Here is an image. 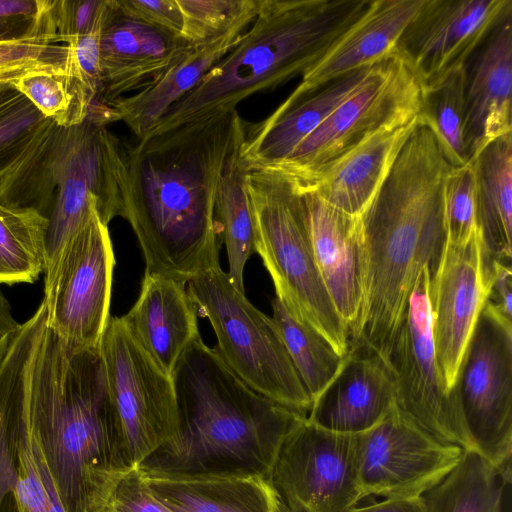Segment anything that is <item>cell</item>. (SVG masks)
Listing matches in <instances>:
<instances>
[{"label": "cell", "instance_id": "6da1fadb", "mask_svg": "<svg viewBox=\"0 0 512 512\" xmlns=\"http://www.w3.org/2000/svg\"><path fill=\"white\" fill-rule=\"evenodd\" d=\"M247 125L235 110L127 145L122 218L142 249L145 274L186 285L220 266L217 189Z\"/></svg>", "mask_w": 512, "mask_h": 512}, {"label": "cell", "instance_id": "7a4b0ae2", "mask_svg": "<svg viewBox=\"0 0 512 512\" xmlns=\"http://www.w3.org/2000/svg\"><path fill=\"white\" fill-rule=\"evenodd\" d=\"M451 167L418 122L363 217L364 302L350 348L379 356L401 326L421 271L429 266L435 273L446 241L444 186Z\"/></svg>", "mask_w": 512, "mask_h": 512}, {"label": "cell", "instance_id": "3957f363", "mask_svg": "<svg viewBox=\"0 0 512 512\" xmlns=\"http://www.w3.org/2000/svg\"><path fill=\"white\" fill-rule=\"evenodd\" d=\"M29 420L65 512H104L133 467L100 351L67 345L47 321L32 365Z\"/></svg>", "mask_w": 512, "mask_h": 512}, {"label": "cell", "instance_id": "277c9868", "mask_svg": "<svg viewBox=\"0 0 512 512\" xmlns=\"http://www.w3.org/2000/svg\"><path fill=\"white\" fill-rule=\"evenodd\" d=\"M172 381L178 431L138 466L143 473L269 477L284 439L306 417L247 386L201 337Z\"/></svg>", "mask_w": 512, "mask_h": 512}, {"label": "cell", "instance_id": "5b68a950", "mask_svg": "<svg viewBox=\"0 0 512 512\" xmlns=\"http://www.w3.org/2000/svg\"><path fill=\"white\" fill-rule=\"evenodd\" d=\"M371 0H262L239 43L174 103L146 136L206 122L251 95L305 74Z\"/></svg>", "mask_w": 512, "mask_h": 512}, {"label": "cell", "instance_id": "8992f818", "mask_svg": "<svg viewBox=\"0 0 512 512\" xmlns=\"http://www.w3.org/2000/svg\"><path fill=\"white\" fill-rule=\"evenodd\" d=\"M246 189L255 252L270 274L276 297L345 357L349 333L319 274L301 194L280 174L262 169L247 171Z\"/></svg>", "mask_w": 512, "mask_h": 512}, {"label": "cell", "instance_id": "52a82bcc", "mask_svg": "<svg viewBox=\"0 0 512 512\" xmlns=\"http://www.w3.org/2000/svg\"><path fill=\"white\" fill-rule=\"evenodd\" d=\"M186 288L210 322L214 349L224 363L257 393L307 416L313 401L272 317L257 309L221 266L200 272Z\"/></svg>", "mask_w": 512, "mask_h": 512}, {"label": "cell", "instance_id": "ba28073f", "mask_svg": "<svg viewBox=\"0 0 512 512\" xmlns=\"http://www.w3.org/2000/svg\"><path fill=\"white\" fill-rule=\"evenodd\" d=\"M127 144L90 117L57 126L52 173L54 203L48 217L44 274L67 241L98 213L105 224L122 217L126 188Z\"/></svg>", "mask_w": 512, "mask_h": 512}, {"label": "cell", "instance_id": "9c48e42d", "mask_svg": "<svg viewBox=\"0 0 512 512\" xmlns=\"http://www.w3.org/2000/svg\"><path fill=\"white\" fill-rule=\"evenodd\" d=\"M421 95L418 80L394 51L286 159L262 170L303 190L375 132L415 118Z\"/></svg>", "mask_w": 512, "mask_h": 512}, {"label": "cell", "instance_id": "30bf717a", "mask_svg": "<svg viewBox=\"0 0 512 512\" xmlns=\"http://www.w3.org/2000/svg\"><path fill=\"white\" fill-rule=\"evenodd\" d=\"M45 325L41 302L0 367V512H65L29 420L32 365Z\"/></svg>", "mask_w": 512, "mask_h": 512}, {"label": "cell", "instance_id": "8fae6325", "mask_svg": "<svg viewBox=\"0 0 512 512\" xmlns=\"http://www.w3.org/2000/svg\"><path fill=\"white\" fill-rule=\"evenodd\" d=\"M429 266L419 274L399 330L377 356L394 386L395 405L435 438L474 449L467 432L457 389L444 383L435 353L429 302Z\"/></svg>", "mask_w": 512, "mask_h": 512}, {"label": "cell", "instance_id": "7c38bea8", "mask_svg": "<svg viewBox=\"0 0 512 512\" xmlns=\"http://www.w3.org/2000/svg\"><path fill=\"white\" fill-rule=\"evenodd\" d=\"M463 420L474 449L511 480L512 320L488 299L457 379Z\"/></svg>", "mask_w": 512, "mask_h": 512}, {"label": "cell", "instance_id": "4fadbf2b", "mask_svg": "<svg viewBox=\"0 0 512 512\" xmlns=\"http://www.w3.org/2000/svg\"><path fill=\"white\" fill-rule=\"evenodd\" d=\"M114 266L108 225L96 213L44 274L47 327L67 345L99 349L110 319Z\"/></svg>", "mask_w": 512, "mask_h": 512}, {"label": "cell", "instance_id": "5bb4252c", "mask_svg": "<svg viewBox=\"0 0 512 512\" xmlns=\"http://www.w3.org/2000/svg\"><path fill=\"white\" fill-rule=\"evenodd\" d=\"M99 351L127 458L136 467L178 431L172 377L145 352L122 316L110 317Z\"/></svg>", "mask_w": 512, "mask_h": 512}, {"label": "cell", "instance_id": "9a60e30c", "mask_svg": "<svg viewBox=\"0 0 512 512\" xmlns=\"http://www.w3.org/2000/svg\"><path fill=\"white\" fill-rule=\"evenodd\" d=\"M361 433L324 429L305 417L284 439L269 480L288 512H345L364 498Z\"/></svg>", "mask_w": 512, "mask_h": 512}, {"label": "cell", "instance_id": "2e32d148", "mask_svg": "<svg viewBox=\"0 0 512 512\" xmlns=\"http://www.w3.org/2000/svg\"><path fill=\"white\" fill-rule=\"evenodd\" d=\"M464 449L435 438L396 405L361 433L359 480L365 497H422L459 463Z\"/></svg>", "mask_w": 512, "mask_h": 512}, {"label": "cell", "instance_id": "e0dca14e", "mask_svg": "<svg viewBox=\"0 0 512 512\" xmlns=\"http://www.w3.org/2000/svg\"><path fill=\"white\" fill-rule=\"evenodd\" d=\"M491 281L478 227L463 241H445L430 278L429 302L435 353L449 391L457 389L461 363L490 297Z\"/></svg>", "mask_w": 512, "mask_h": 512}, {"label": "cell", "instance_id": "ac0fdd59", "mask_svg": "<svg viewBox=\"0 0 512 512\" xmlns=\"http://www.w3.org/2000/svg\"><path fill=\"white\" fill-rule=\"evenodd\" d=\"M511 6V0H424L394 51L427 88L463 67Z\"/></svg>", "mask_w": 512, "mask_h": 512}, {"label": "cell", "instance_id": "d6986e66", "mask_svg": "<svg viewBox=\"0 0 512 512\" xmlns=\"http://www.w3.org/2000/svg\"><path fill=\"white\" fill-rule=\"evenodd\" d=\"M193 47L124 11L111 0L99 45L102 92L95 104L108 105L158 81Z\"/></svg>", "mask_w": 512, "mask_h": 512}, {"label": "cell", "instance_id": "ffe728a7", "mask_svg": "<svg viewBox=\"0 0 512 512\" xmlns=\"http://www.w3.org/2000/svg\"><path fill=\"white\" fill-rule=\"evenodd\" d=\"M463 142L469 161L512 134V6L463 65Z\"/></svg>", "mask_w": 512, "mask_h": 512}, {"label": "cell", "instance_id": "44dd1931", "mask_svg": "<svg viewBox=\"0 0 512 512\" xmlns=\"http://www.w3.org/2000/svg\"><path fill=\"white\" fill-rule=\"evenodd\" d=\"M299 194L319 274L350 334L364 302V216L347 214L314 193Z\"/></svg>", "mask_w": 512, "mask_h": 512}, {"label": "cell", "instance_id": "7402d4cb", "mask_svg": "<svg viewBox=\"0 0 512 512\" xmlns=\"http://www.w3.org/2000/svg\"><path fill=\"white\" fill-rule=\"evenodd\" d=\"M424 0H371L360 17L305 74L286 99L294 101L350 72L371 67L394 52Z\"/></svg>", "mask_w": 512, "mask_h": 512}, {"label": "cell", "instance_id": "603a6c76", "mask_svg": "<svg viewBox=\"0 0 512 512\" xmlns=\"http://www.w3.org/2000/svg\"><path fill=\"white\" fill-rule=\"evenodd\" d=\"M376 64L345 74L305 97L285 100L262 122L248 123L240 147V158L245 168L266 169L286 159L301 141L361 87Z\"/></svg>", "mask_w": 512, "mask_h": 512}, {"label": "cell", "instance_id": "cb8c5ba5", "mask_svg": "<svg viewBox=\"0 0 512 512\" xmlns=\"http://www.w3.org/2000/svg\"><path fill=\"white\" fill-rule=\"evenodd\" d=\"M394 406L393 382L382 361L350 348L342 368L306 417L330 431L358 434L379 423Z\"/></svg>", "mask_w": 512, "mask_h": 512}, {"label": "cell", "instance_id": "d4e9b609", "mask_svg": "<svg viewBox=\"0 0 512 512\" xmlns=\"http://www.w3.org/2000/svg\"><path fill=\"white\" fill-rule=\"evenodd\" d=\"M122 317L136 341L170 377L183 353L201 337L186 285L162 275L144 274L136 302Z\"/></svg>", "mask_w": 512, "mask_h": 512}, {"label": "cell", "instance_id": "484cf974", "mask_svg": "<svg viewBox=\"0 0 512 512\" xmlns=\"http://www.w3.org/2000/svg\"><path fill=\"white\" fill-rule=\"evenodd\" d=\"M419 120L384 127L343 156L311 186V192L329 205L354 216H364L372 205L405 142Z\"/></svg>", "mask_w": 512, "mask_h": 512}, {"label": "cell", "instance_id": "4316f807", "mask_svg": "<svg viewBox=\"0 0 512 512\" xmlns=\"http://www.w3.org/2000/svg\"><path fill=\"white\" fill-rule=\"evenodd\" d=\"M141 474L173 512H288L267 476Z\"/></svg>", "mask_w": 512, "mask_h": 512}, {"label": "cell", "instance_id": "83f0119b", "mask_svg": "<svg viewBox=\"0 0 512 512\" xmlns=\"http://www.w3.org/2000/svg\"><path fill=\"white\" fill-rule=\"evenodd\" d=\"M243 34L235 32L193 47L154 84L109 103L115 122H124L138 140L145 138L166 111L239 43Z\"/></svg>", "mask_w": 512, "mask_h": 512}, {"label": "cell", "instance_id": "f1b7e54d", "mask_svg": "<svg viewBox=\"0 0 512 512\" xmlns=\"http://www.w3.org/2000/svg\"><path fill=\"white\" fill-rule=\"evenodd\" d=\"M475 175L476 221L485 263L512 256V134L486 145L470 160Z\"/></svg>", "mask_w": 512, "mask_h": 512}, {"label": "cell", "instance_id": "f546056e", "mask_svg": "<svg viewBox=\"0 0 512 512\" xmlns=\"http://www.w3.org/2000/svg\"><path fill=\"white\" fill-rule=\"evenodd\" d=\"M245 138V137H244ZM244 138L234 147L217 189L215 218L218 233L225 244L228 276L235 287L245 293L244 270L255 252L254 225L246 189L247 169L240 158Z\"/></svg>", "mask_w": 512, "mask_h": 512}, {"label": "cell", "instance_id": "4dcf8cb0", "mask_svg": "<svg viewBox=\"0 0 512 512\" xmlns=\"http://www.w3.org/2000/svg\"><path fill=\"white\" fill-rule=\"evenodd\" d=\"M504 485L496 469L475 449H469L422 498L427 512H501Z\"/></svg>", "mask_w": 512, "mask_h": 512}, {"label": "cell", "instance_id": "1f68e13d", "mask_svg": "<svg viewBox=\"0 0 512 512\" xmlns=\"http://www.w3.org/2000/svg\"><path fill=\"white\" fill-rule=\"evenodd\" d=\"M48 218L0 203V284L34 283L45 270Z\"/></svg>", "mask_w": 512, "mask_h": 512}, {"label": "cell", "instance_id": "d6a6232c", "mask_svg": "<svg viewBox=\"0 0 512 512\" xmlns=\"http://www.w3.org/2000/svg\"><path fill=\"white\" fill-rule=\"evenodd\" d=\"M271 307L272 319L314 403L338 374L347 355H338L320 334L295 318L276 296L271 300Z\"/></svg>", "mask_w": 512, "mask_h": 512}, {"label": "cell", "instance_id": "836d02e7", "mask_svg": "<svg viewBox=\"0 0 512 512\" xmlns=\"http://www.w3.org/2000/svg\"><path fill=\"white\" fill-rule=\"evenodd\" d=\"M418 119L433 133L452 167L469 162L463 142V67L422 89Z\"/></svg>", "mask_w": 512, "mask_h": 512}, {"label": "cell", "instance_id": "e575fe53", "mask_svg": "<svg viewBox=\"0 0 512 512\" xmlns=\"http://www.w3.org/2000/svg\"><path fill=\"white\" fill-rule=\"evenodd\" d=\"M12 84L45 117L61 127L82 123L94 104L86 87L67 73L31 71Z\"/></svg>", "mask_w": 512, "mask_h": 512}, {"label": "cell", "instance_id": "d590c367", "mask_svg": "<svg viewBox=\"0 0 512 512\" xmlns=\"http://www.w3.org/2000/svg\"><path fill=\"white\" fill-rule=\"evenodd\" d=\"M183 17L181 38L191 47L246 32L262 0H177Z\"/></svg>", "mask_w": 512, "mask_h": 512}, {"label": "cell", "instance_id": "8d00e7d4", "mask_svg": "<svg viewBox=\"0 0 512 512\" xmlns=\"http://www.w3.org/2000/svg\"><path fill=\"white\" fill-rule=\"evenodd\" d=\"M49 119L22 94L0 110V180L32 148Z\"/></svg>", "mask_w": 512, "mask_h": 512}, {"label": "cell", "instance_id": "74e56055", "mask_svg": "<svg viewBox=\"0 0 512 512\" xmlns=\"http://www.w3.org/2000/svg\"><path fill=\"white\" fill-rule=\"evenodd\" d=\"M446 240L460 242L477 229L475 175L471 161L451 167L444 186Z\"/></svg>", "mask_w": 512, "mask_h": 512}, {"label": "cell", "instance_id": "f35d334b", "mask_svg": "<svg viewBox=\"0 0 512 512\" xmlns=\"http://www.w3.org/2000/svg\"><path fill=\"white\" fill-rule=\"evenodd\" d=\"M55 1L0 0V42L28 37L51 19Z\"/></svg>", "mask_w": 512, "mask_h": 512}, {"label": "cell", "instance_id": "ab89813d", "mask_svg": "<svg viewBox=\"0 0 512 512\" xmlns=\"http://www.w3.org/2000/svg\"><path fill=\"white\" fill-rule=\"evenodd\" d=\"M104 512H173L146 486L138 466L129 470L114 489Z\"/></svg>", "mask_w": 512, "mask_h": 512}, {"label": "cell", "instance_id": "60d3db41", "mask_svg": "<svg viewBox=\"0 0 512 512\" xmlns=\"http://www.w3.org/2000/svg\"><path fill=\"white\" fill-rule=\"evenodd\" d=\"M120 7L162 31L181 37L183 17L177 0H118Z\"/></svg>", "mask_w": 512, "mask_h": 512}, {"label": "cell", "instance_id": "b9f144b4", "mask_svg": "<svg viewBox=\"0 0 512 512\" xmlns=\"http://www.w3.org/2000/svg\"><path fill=\"white\" fill-rule=\"evenodd\" d=\"M489 300L500 312L511 320L512 316V271L510 263H492V281Z\"/></svg>", "mask_w": 512, "mask_h": 512}, {"label": "cell", "instance_id": "7bdbcfd3", "mask_svg": "<svg viewBox=\"0 0 512 512\" xmlns=\"http://www.w3.org/2000/svg\"><path fill=\"white\" fill-rule=\"evenodd\" d=\"M21 327L14 318L9 300L0 290V367Z\"/></svg>", "mask_w": 512, "mask_h": 512}, {"label": "cell", "instance_id": "ee69618b", "mask_svg": "<svg viewBox=\"0 0 512 512\" xmlns=\"http://www.w3.org/2000/svg\"><path fill=\"white\" fill-rule=\"evenodd\" d=\"M345 512H427L422 497L405 499H384L366 506H355Z\"/></svg>", "mask_w": 512, "mask_h": 512}, {"label": "cell", "instance_id": "f6af8a7d", "mask_svg": "<svg viewBox=\"0 0 512 512\" xmlns=\"http://www.w3.org/2000/svg\"><path fill=\"white\" fill-rule=\"evenodd\" d=\"M20 95L21 93L13 86L12 82H0V110Z\"/></svg>", "mask_w": 512, "mask_h": 512}]
</instances>
